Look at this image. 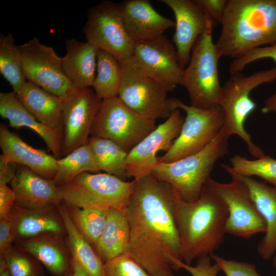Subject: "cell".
<instances>
[{"label": "cell", "mask_w": 276, "mask_h": 276, "mask_svg": "<svg viewBox=\"0 0 276 276\" xmlns=\"http://www.w3.org/2000/svg\"><path fill=\"white\" fill-rule=\"evenodd\" d=\"M133 180L125 212L130 230L125 254L150 276H175V263L182 261L176 216L178 192L151 174Z\"/></svg>", "instance_id": "cell-1"}, {"label": "cell", "mask_w": 276, "mask_h": 276, "mask_svg": "<svg viewBox=\"0 0 276 276\" xmlns=\"http://www.w3.org/2000/svg\"><path fill=\"white\" fill-rule=\"evenodd\" d=\"M176 216L182 259L187 264L210 256L223 243L228 217L227 207L207 183L194 202L184 200L178 193Z\"/></svg>", "instance_id": "cell-2"}, {"label": "cell", "mask_w": 276, "mask_h": 276, "mask_svg": "<svg viewBox=\"0 0 276 276\" xmlns=\"http://www.w3.org/2000/svg\"><path fill=\"white\" fill-rule=\"evenodd\" d=\"M215 43L220 58L276 43V0H227Z\"/></svg>", "instance_id": "cell-3"}, {"label": "cell", "mask_w": 276, "mask_h": 276, "mask_svg": "<svg viewBox=\"0 0 276 276\" xmlns=\"http://www.w3.org/2000/svg\"><path fill=\"white\" fill-rule=\"evenodd\" d=\"M228 139L223 128L202 150L172 163H158L151 174L169 184L184 200L194 202L200 197L216 163L227 153Z\"/></svg>", "instance_id": "cell-4"}, {"label": "cell", "mask_w": 276, "mask_h": 276, "mask_svg": "<svg viewBox=\"0 0 276 276\" xmlns=\"http://www.w3.org/2000/svg\"><path fill=\"white\" fill-rule=\"evenodd\" d=\"M214 25L209 16L206 28L196 41L189 62L183 70L180 84L187 90L190 105L203 109L220 106L222 98L218 74L220 58L213 40Z\"/></svg>", "instance_id": "cell-5"}, {"label": "cell", "mask_w": 276, "mask_h": 276, "mask_svg": "<svg viewBox=\"0 0 276 276\" xmlns=\"http://www.w3.org/2000/svg\"><path fill=\"white\" fill-rule=\"evenodd\" d=\"M275 80L276 67H273L249 75L242 72L231 74L222 86L220 107L224 117L223 129L229 137L233 135L240 137L246 144L250 154L257 158L265 154L254 143L244 127L247 118L257 106L250 97V93L258 86Z\"/></svg>", "instance_id": "cell-6"}, {"label": "cell", "mask_w": 276, "mask_h": 276, "mask_svg": "<svg viewBox=\"0 0 276 276\" xmlns=\"http://www.w3.org/2000/svg\"><path fill=\"white\" fill-rule=\"evenodd\" d=\"M134 185V180L127 181L106 173L84 172L57 187L62 201L68 205L100 210L114 209L125 212Z\"/></svg>", "instance_id": "cell-7"}, {"label": "cell", "mask_w": 276, "mask_h": 276, "mask_svg": "<svg viewBox=\"0 0 276 276\" xmlns=\"http://www.w3.org/2000/svg\"><path fill=\"white\" fill-rule=\"evenodd\" d=\"M123 77L118 97L140 116L152 120L167 119L177 107L175 98L158 81L142 71L132 57L120 62Z\"/></svg>", "instance_id": "cell-8"}, {"label": "cell", "mask_w": 276, "mask_h": 276, "mask_svg": "<svg viewBox=\"0 0 276 276\" xmlns=\"http://www.w3.org/2000/svg\"><path fill=\"white\" fill-rule=\"evenodd\" d=\"M156 126L116 97L102 100L90 135L110 140L128 153Z\"/></svg>", "instance_id": "cell-9"}, {"label": "cell", "mask_w": 276, "mask_h": 276, "mask_svg": "<svg viewBox=\"0 0 276 276\" xmlns=\"http://www.w3.org/2000/svg\"><path fill=\"white\" fill-rule=\"evenodd\" d=\"M175 104L178 109L185 111L186 117L179 135L158 158V163H172L199 152L216 137L224 125V114L220 106L200 108L176 98Z\"/></svg>", "instance_id": "cell-10"}, {"label": "cell", "mask_w": 276, "mask_h": 276, "mask_svg": "<svg viewBox=\"0 0 276 276\" xmlns=\"http://www.w3.org/2000/svg\"><path fill=\"white\" fill-rule=\"evenodd\" d=\"M82 31L86 41L120 62L133 56L135 43L125 30L119 4L103 1L89 8Z\"/></svg>", "instance_id": "cell-11"}, {"label": "cell", "mask_w": 276, "mask_h": 276, "mask_svg": "<svg viewBox=\"0 0 276 276\" xmlns=\"http://www.w3.org/2000/svg\"><path fill=\"white\" fill-rule=\"evenodd\" d=\"M19 47L28 81L62 98L77 88L63 71L62 57L52 47L41 43L34 37Z\"/></svg>", "instance_id": "cell-12"}, {"label": "cell", "mask_w": 276, "mask_h": 276, "mask_svg": "<svg viewBox=\"0 0 276 276\" xmlns=\"http://www.w3.org/2000/svg\"><path fill=\"white\" fill-rule=\"evenodd\" d=\"M102 101L90 87L76 88L63 98L62 156L88 143Z\"/></svg>", "instance_id": "cell-13"}, {"label": "cell", "mask_w": 276, "mask_h": 276, "mask_svg": "<svg viewBox=\"0 0 276 276\" xmlns=\"http://www.w3.org/2000/svg\"><path fill=\"white\" fill-rule=\"evenodd\" d=\"M206 183L227 207L226 234L248 239L257 234L266 232L264 219L241 182L232 178L229 182L223 183L210 177Z\"/></svg>", "instance_id": "cell-14"}, {"label": "cell", "mask_w": 276, "mask_h": 276, "mask_svg": "<svg viewBox=\"0 0 276 276\" xmlns=\"http://www.w3.org/2000/svg\"><path fill=\"white\" fill-rule=\"evenodd\" d=\"M184 120L179 109L175 110L128 153L125 168L128 178L137 179L151 173L158 163L156 153L170 148L179 134Z\"/></svg>", "instance_id": "cell-15"}, {"label": "cell", "mask_w": 276, "mask_h": 276, "mask_svg": "<svg viewBox=\"0 0 276 276\" xmlns=\"http://www.w3.org/2000/svg\"><path fill=\"white\" fill-rule=\"evenodd\" d=\"M132 58L142 71L169 92L180 84L183 69L174 44L164 35L135 43Z\"/></svg>", "instance_id": "cell-16"}, {"label": "cell", "mask_w": 276, "mask_h": 276, "mask_svg": "<svg viewBox=\"0 0 276 276\" xmlns=\"http://www.w3.org/2000/svg\"><path fill=\"white\" fill-rule=\"evenodd\" d=\"M174 13L175 31L172 41L182 68L189 62L192 49L205 31L209 16L194 0H160Z\"/></svg>", "instance_id": "cell-17"}, {"label": "cell", "mask_w": 276, "mask_h": 276, "mask_svg": "<svg viewBox=\"0 0 276 276\" xmlns=\"http://www.w3.org/2000/svg\"><path fill=\"white\" fill-rule=\"evenodd\" d=\"M221 167L232 178L241 182L246 188L266 226L265 235L257 246V252L264 260L273 257L276 251V188L252 177L234 172L229 165Z\"/></svg>", "instance_id": "cell-18"}, {"label": "cell", "mask_w": 276, "mask_h": 276, "mask_svg": "<svg viewBox=\"0 0 276 276\" xmlns=\"http://www.w3.org/2000/svg\"><path fill=\"white\" fill-rule=\"evenodd\" d=\"M119 6L125 30L135 43L162 36L175 27V21L158 13L148 0H126Z\"/></svg>", "instance_id": "cell-19"}, {"label": "cell", "mask_w": 276, "mask_h": 276, "mask_svg": "<svg viewBox=\"0 0 276 276\" xmlns=\"http://www.w3.org/2000/svg\"><path fill=\"white\" fill-rule=\"evenodd\" d=\"M10 184L15 195V205L23 209H45L62 201L53 180L44 178L22 165H18Z\"/></svg>", "instance_id": "cell-20"}, {"label": "cell", "mask_w": 276, "mask_h": 276, "mask_svg": "<svg viewBox=\"0 0 276 276\" xmlns=\"http://www.w3.org/2000/svg\"><path fill=\"white\" fill-rule=\"evenodd\" d=\"M0 147L6 162L26 166L44 178H54L57 158L31 147L3 124L0 125Z\"/></svg>", "instance_id": "cell-21"}, {"label": "cell", "mask_w": 276, "mask_h": 276, "mask_svg": "<svg viewBox=\"0 0 276 276\" xmlns=\"http://www.w3.org/2000/svg\"><path fill=\"white\" fill-rule=\"evenodd\" d=\"M63 235L48 234L15 243L19 249L42 263L53 276H69L73 270V259Z\"/></svg>", "instance_id": "cell-22"}, {"label": "cell", "mask_w": 276, "mask_h": 276, "mask_svg": "<svg viewBox=\"0 0 276 276\" xmlns=\"http://www.w3.org/2000/svg\"><path fill=\"white\" fill-rule=\"evenodd\" d=\"M11 216L15 242L48 234L66 233L56 205L37 210L23 209L15 205Z\"/></svg>", "instance_id": "cell-23"}, {"label": "cell", "mask_w": 276, "mask_h": 276, "mask_svg": "<svg viewBox=\"0 0 276 276\" xmlns=\"http://www.w3.org/2000/svg\"><path fill=\"white\" fill-rule=\"evenodd\" d=\"M0 114L13 128L26 127L37 133L57 159L62 156V135L39 122L13 92L0 93Z\"/></svg>", "instance_id": "cell-24"}, {"label": "cell", "mask_w": 276, "mask_h": 276, "mask_svg": "<svg viewBox=\"0 0 276 276\" xmlns=\"http://www.w3.org/2000/svg\"><path fill=\"white\" fill-rule=\"evenodd\" d=\"M66 54L62 57L63 71L77 88L91 87L97 70V58L99 50L87 41L67 39Z\"/></svg>", "instance_id": "cell-25"}, {"label": "cell", "mask_w": 276, "mask_h": 276, "mask_svg": "<svg viewBox=\"0 0 276 276\" xmlns=\"http://www.w3.org/2000/svg\"><path fill=\"white\" fill-rule=\"evenodd\" d=\"M15 95L39 122L62 135L63 98L48 93L28 81Z\"/></svg>", "instance_id": "cell-26"}, {"label": "cell", "mask_w": 276, "mask_h": 276, "mask_svg": "<svg viewBox=\"0 0 276 276\" xmlns=\"http://www.w3.org/2000/svg\"><path fill=\"white\" fill-rule=\"evenodd\" d=\"M129 232L125 213L117 209H109L103 232L92 245L104 263L125 253L129 241Z\"/></svg>", "instance_id": "cell-27"}, {"label": "cell", "mask_w": 276, "mask_h": 276, "mask_svg": "<svg viewBox=\"0 0 276 276\" xmlns=\"http://www.w3.org/2000/svg\"><path fill=\"white\" fill-rule=\"evenodd\" d=\"M56 205L63 221L66 242L73 261L78 263L89 276H103L104 263L74 225L66 203L61 201Z\"/></svg>", "instance_id": "cell-28"}, {"label": "cell", "mask_w": 276, "mask_h": 276, "mask_svg": "<svg viewBox=\"0 0 276 276\" xmlns=\"http://www.w3.org/2000/svg\"><path fill=\"white\" fill-rule=\"evenodd\" d=\"M97 75L91 87L102 100L118 97L123 77L121 62L113 55L99 50Z\"/></svg>", "instance_id": "cell-29"}, {"label": "cell", "mask_w": 276, "mask_h": 276, "mask_svg": "<svg viewBox=\"0 0 276 276\" xmlns=\"http://www.w3.org/2000/svg\"><path fill=\"white\" fill-rule=\"evenodd\" d=\"M0 73L15 94L20 91L27 82L20 50L10 32L0 35Z\"/></svg>", "instance_id": "cell-30"}, {"label": "cell", "mask_w": 276, "mask_h": 276, "mask_svg": "<svg viewBox=\"0 0 276 276\" xmlns=\"http://www.w3.org/2000/svg\"><path fill=\"white\" fill-rule=\"evenodd\" d=\"M54 182L65 184L84 172H98L100 169L88 143L79 147L61 158H58Z\"/></svg>", "instance_id": "cell-31"}, {"label": "cell", "mask_w": 276, "mask_h": 276, "mask_svg": "<svg viewBox=\"0 0 276 276\" xmlns=\"http://www.w3.org/2000/svg\"><path fill=\"white\" fill-rule=\"evenodd\" d=\"M90 146L100 171L114 175L123 180L128 178L125 163L128 153L112 141L90 136Z\"/></svg>", "instance_id": "cell-32"}, {"label": "cell", "mask_w": 276, "mask_h": 276, "mask_svg": "<svg viewBox=\"0 0 276 276\" xmlns=\"http://www.w3.org/2000/svg\"><path fill=\"white\" fill-rule=\"evenodd\" d=\"M66 205L71 218L77 229L91 245L94 244L103 232L108 210Z\"/></svg>", "instance_id": "cell-33"}, {"label": "cell", "mask_w": 276, "mask_h": 276, "mask_svg": "<svg viewBox=\"0 0 276 276\" xmlns=\"http://www.w3.org/2000/svg\"><path fill=\"white\" fill-rule=\"evenodd\" d=\"M231 169L235 173L247 176H257L276 188V159L264 155L249 159L236 154L230 158Z\"/></svg>", "instance_id": "cell-34"}, {"label": "cell", "mask_w": 276, "mask_h": 276, "mask_svg": "<svg viewBox=\"0 0 276 276\" xmlns=\"http://www.w3.org/2000/svg\"><path fill=\"white\" fill-rule=\"evenodd\" d=\"M11 276L44 275L40 263L32 256L14 247L4 257Z\"/></svg>", "instance_id": "cell-35"}, {"label": "cell", "mask_w": 276, "mask_h": 276, "mask_svg": "<svg viewBox=\"0 0 276 276\" xmlns=\"http://www.w3.org/2000/svg\"><path fill=\"white\" fill-rule=\"evenodd\" d=\"M103 276H150L132 258L124 253L104 263Z\"/></svg>", "instance_id": "cell-36"}, {"label": "cell", "mask_w": 276, "mask_h": 276, "mask_svg": "<svg viewBox=\"0 0 276 276\" xmlns=\"http://www.w3.org/2000/svg\"><path fill=\"white\" fill-rule=\"evenodd\" d=\"M263 59H270L276 63V43L256 48L233 59L228 66L229 73L242 72L247 65Z\"/></svg>", "instance_id": "cell-37"}, {"label": "cell", "mask_w": 276, "mask_h": 276, "mask_svg": "<svg viewBox=\"0 0 276 276\" xmlns=\"http://www.w3.org/2000/svg\"><path fill=\"white\" fill-rule=\"evenodd\" d=\"M210 256L225 276H260L254 264L227 260L215 253H212Z\"/></svg>", "instance_id": "cell-38"}, {"label": "cell", "mask_w": 276, "mask_h": 276, "mask_svg": "<svg viewBox=\"0 0 276 276\" xmlns=\"http://www.w3.org/2000/svg\"><path fill=\"white\" fill-rule=\"evenodd\" d=\"M210 256H204L197 259L195 266L188 265L182 260L175 263L176 271L183 269L188 271L192 276H217L220 271L218 265L214 262L212 264Z\"/></svg>", "instance_id": "cell-39"}, {"label": "cell", "mask_w": 276, "mask_h": 276, "mask_svg": "<svg viewBox=\"0 0 276 276\" xmlns=\"http://www.w3.org/2000/svg\"><path fill=\"white\" fill-rule=\"evenodd\" d=\"M227 0H194L215 22L221 25Z\"/></svg>", "instance_id": "cell-40"}, {"label": "cell", "mask_w": 276, "mask_h": 276, "mask_svg": "<svg viewBox=\"0 0 276 276\" xmlns=\"http://www.w3.org/2000/svg\"><path fill=\"white\" fill-rule=\"evenodd\" d=\"M15 242L12 216L0 220V257H4L13 248Z\"/></svg>", "instance_id": "cell-41"}, {"label": "cell", "mask_w": 276, "mask_h": 276, "mask_svg": "<svg viewBox=\"0 0 276 276\" xmlns=\"http://www.w3.org/2000/svg\"><path fill=\"white\" fill-rule=\"evenodd\" d=\"M15 203V195L7 185H0V220L9 218Z\"/></svg>", "instance_id": "cell-42"}, {"label": "cell", "mask_w": 276, "mask_h": 276, "mask_svg": "<svg viewBox=\"0 0 276 276\" xmlns=\"http://www.w3.org/2000/svg\"><path fill=\"white\" fill-rule=\"evenodd\" d=\"M18 165L6 162L2 154L0 156V185L10 183L15 177Z\"/></svg>", "instance_id": "cell-43"}, {"label": "cell", "mask_w": 276, "mask_h": 276, "mask_svg": "<svg viewBox=\"0 0 276 276\" xmlns=\"http://www.w3.org/2000/svg\"><path fill=\"white\" fill-rule=\"evenodd\" d=\"M261 111L264 113L276 112V93L265 100Z\"/></svg>", "instance_id": "cell-44"}, {"label": "cell", "mask_w": 276, "mask_h": 276, "mask_svg": "<svg viewBox=\"0 0 276 276\" xmlns=\"http://www.w3.org/2000/svg\"><path fill=\"white\" fill-rule=\"evenodd\" d=\"M69 276H89L85 270L76 261H73V270Z\"/></svg>", "instance_id": "cell-45"}, {"label": "cell", "mask_w": 276, "mask_h": 276, "mask_svg": "<svg viewBox=\"0 0 276 276\" xmlns=\"http://www.w3.org/2000/svg\"><path fill=\"white\" fill-rule=\"evenodd\" d=\"M0 276H11L3 258H0Z\"/></svg>", "instance_id": "cell-46"}, {"label": "cell", "mask_w": 276, "mask_h": 276, "mask_svg": "<svg viewBox=\"0 0 276 276\" xmlns=\"http://www.w3.org/2000/svg\"><path fill=\"white\" fill-rule=\"evenodd\" d=\"M273 265L276 270V251L273 256Z\"/></svg>", "instance_id": "cell-47"}, {"label": "cell", "mask_w": 276, "mask_h": 276, "mask_svg": "<svg viewBox=\"0 0 276 276\" xmlns=\"http://www.w3.org/2000/svg\"><path fill=\"white\" fill-rule=\"evenodd\" d=\"M41 276H45V275H41Z\"/></svg>", "instance_id": "cell-48"}]
</instances>
